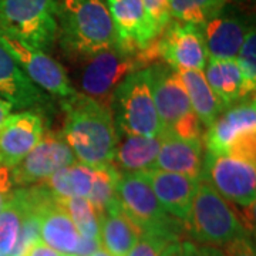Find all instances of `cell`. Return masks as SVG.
I'll return each instance as SVG.
<instances>
[{
    "mask_svg": "<svg viewBox=\"0 0 256 256\" xmlns=\"http://www.w3.org/2000/svg\"><path fill=\"white\" fill-rule=\"evenodd\" d=\"M62 136L76 160L92 168L111 164L118 134L110 107L82 92L62 100Z\"/></svg>",
    "mask_w": 256,
    "mask_h": 256,
    "instance_id": "obj_1",
    "label": "cell"
},
{
    "mask_svg": "<svg viewBox=\"0 0 256 256\" xmlns=\"http://www.w3.org/2000/svg\"><path fill=\"white\" fill-rule=\"evenodd\" d=\"M57 42L64 53L80 60L118 44L104 0H58Z\"/></svg>",
    "mask_w": 256,
    "mask_h": 256,
    "instance_id": "obj_2",
    "label": "cell"
},
{
    "mask_svg": "<svg viewBox=\"0 0 256 256\" xmlns=\"http://www.w3.org/2000/svg\"><path fill=\"white\" fill-rule=\"evenodd\" d=\"M186 228L194 240L206 246L225 248L250 236L248 225L234 206L202 178L192 201Z\"/></svg>",
    "mask_w": 256,
    "mask_h": 256,
    "instance_id": "obj_3",
    "label": "cell"
},
{
    "mask_svg": "<svg viewBox=\"0 0 256 256\" xmlns=\"http://www.w3.org/2000/svg\"><path fill=\"white\" fill-rule=\"evenodd\" d=\"M110 110L120 134L162 136V124L152 100L148 67L131 73L120 82L111 96Z\"/></svg>",
    "mask_w": 256,
    "mask_h": 256,
    "instance_id": "obj_4",
    "label": "cell"
},
{
    "mask_svg": "<svg viewBox=\"0 0 256 256\" xmlns=\"http://www.w3.org/2000/svg\"><path fill=\"white\" fill-rule=\"evenodd\" d=\"M148 68L151 74L152 100L162 124V134L202 141L205 128L192 111L178 70L160 62L148 66Z\"/></svg>",
    "mask_w": 256,
    "mask_h": 256,
    "instance_id": "obj_5",
    "label": "cell"
},
{
    "mask_svg": "<svg viewBox=\"0 0 256 256\" xmlns=\"http://www.w3.org/2000/svg\"><path fill=\"white\" fill-rule=\"evenodd\" d=\"M80 92L110 107L111 96L127 76L146 68L140 52L121 43L77 60Z\"/></svg>",
    "mask_w": 256,
    "mask_h": 256,
    "instance_id": "obj_6",
    "label": "cell"
},
{
    "mask_svg": "<svg viewBox=\"0 0 256 256\" xmlns=\"http://www.w3.org/2000/svg\"><path fill=\"white\" fill-rule=\"evenodd\" d=\"M58 0H0V30L42 52L57 42Z\"/></svg>",
    "mask_w": 256,
    "mask_h": 256,
    "instance_id": "obj_7",
    "label": "cell"
},
{
    "mask_svg": "<svg viewBox=\"0 0 256 256\" xmlns=\"http://www.w3.org/2000/svg\"><path fill=\"white\" fill-rule=\"evenodd\" d=\"M120 206L141 234H161L178 240L182 222L168 215L142 172H121L117 184Z\"/></svg>",
    "mask_w": 256,
    "mask_h": 256,
    "instance_id": "obj_8",
    "label": "cell"
},
{
    "mask_svg": "<svg viewBox=\"0 0 256 256\" xmlns=\"http://www.w3.org/2000/svg\"><path fill=\"white\" fill-rule=\"evenodd\" d=\"M202 141L206 152L210 154H226L256 161L255 97L225 108L206 128Z\"/></svg>",
    "mask_w": 256,
    "mask_h": 256,
    "instance_id": "obj_9",
    "label": "cell"
},
{
    "mask_svg": "<svg viewBox=\"0 0 256 256\" xmlns=\"http://www.w3.org/2000/svg\"><path fill=\"white\" fill-rule=\"evenodd\" d=\"M146 66L160 58L176 70H204L208 62V52L201 28L172 20L166 28L141 50Z\"/></svg>",
    "mask_w": 256,
    "mask_h": 256,
    "instance_id": "obj_10",
    "label": "cell"
},
{
    "mask_svg": "<svg viewBox=\"0 0 256 256\" xmlns=\"http://www.w3.org/2000/svg\"><path fill=\"white\" fill-rule=\"evenodd\" d=\"M201 178L228 202L242 208L255 206L256 161L205 152Z\"/></svg>",
    "mask_w": 256,
    "mask_h": 256,
    "instance_id": "obj_11",
    "label": "cell"
},
{
    "mask_svg": "<svg viewBox=\"0 0 256 256\" xmlns=\"http://www.w3.org/2000/svg\"><path fill=\"white\" fill-rule=\"evenodd\" d=\"M0 44L14 58L23 73L43 92L60 98H68L76 94L72 80L64 67L42 50L28 46L16 37L0 30Z\"/></svg>",
    "mask_w": 256,
    "mask_h": 256,
    "instance_id": "obj_12",
    "label": "cell"
},
{
    "mask_svg": "<svg viewBox=\"0 0 256 256\" xmlns=\"http://www.w3.org/2000/svg\"><path fill=\"white\" fill-rule=\"evenodd\" d=\"M76 161L62 131H46L42 140L16 166L10 170L13 185L32 186L46 181L66 165Z\"/></svg>",
    "mask_w": 256,
    "mask_h": 256,
    "instance_id": "obj_13",
    "label": "cell"
},
{
    "mask_svg": "<svg viewBox=\"0 0 256 256\" xmlns=\"http://www.w3.org/2000/svg\"><path fill=\"white\" fill-rule=\"evenodd\" d=\"M44 134L42 114L22 111L10 114L0 128V166L12 170L38 144Z\"/></svg>",
    "mask_w": 256,
    "mask_h": 256,
    "instance_id": "obj_14",
    "label": "cell"
},
{
    "mask_svg": "<svg viewBox=\"0 0 256 256\" xmlns=\"http://www.w3.org/2000/svg\"><path fill=\"white\" fill-rule=\"evenodd\" d=\"M238 9L225 6L216 16L201 28L208 57L216 60H235L248 30L252 28Z\"/></svg>",
    "mask_w": 256,
    "mask_h": 256,
    "instance_id": "obj_15",
    "label": "cell"
},
{
    "mask_svg": "<svg viewBox=\"0 0 256 256\" xmlns=\"http://www.w3.org/2000/svg\"><path fill=\"white\" fill-rule=\"evenodd\" d=\"M0 98L13 108L40 114L50 104V97L28 78L9 52L0 44Z\"/></svg>",
    "mask_w": 256,
    "mask_h": 256,
    "instance_id": "obj_16",
    "label": "cell"
},
{
    "mask_svg": "<svg viewBox=\"0 0 256 256\" xmlns=\"http://www.w3.org/2000/svg\"><path fill=\"white\" fill-rule=\"evenodd\" d=\"M40 239L66 256H74L80 234L62 204L43 184H38Z\"/></svg>",
    "mask_w": 256,
    "mask_h": 256,
    "instance_id": "obj_17",
    "label": "cell"
},
{
    "mask_svg": "<svg viewBox=\"0 0 256 256\" xmlns=\"http://www.w3.org/2000/svg\"><path fill=\"white\" fill-rule=\"evenodd\" d=\"M150 182L161 206L175 220L186 225L191 205L201 178H192L161 170H148L142 172Z\"/></svg>",
    "mask_w": 256,
    "mask_h": 256,
    "instance_id": "obj_18",
    "label": "cell"
},
{
    "mask_svg": "<svg viewBox=\"0 0 256 256\" xmlns=\"http://www.w3.org/2000/svg\"><path fill=\"white\" fill-rule=\"evenodd\" d=\"M106 4L122 46L141 52L156 40L158 34L142 0H106Z\"/></svg>",
    "mask_w": 256,
    "mask_h": 256,
    "instance_id": "obj_19",
    "label": "cell"
},
{
    "mask_svg": "<svg viewBox=\"0 0 256 256\" xmlns=\"http://www.w3.org/2000/svg\"><path fill=\"white\" fill-rule=\"evenodd\" d=\"M205 146L201 140H185L172 134L161 136V148L152 170L201 178Z\"/></svg>",
    "mask_w": 256,
    "mask_h": 256,
    "instance_id": "obj_20",
    "label": "cell"
},
{
    "mask_svg": "<svg viewBox=\"0 0 256 256\" xmlns=\"http://www.w3.org/2000/svg\"><path fill=\"white\" fill-rule=\"evenodd\" d=\"M118 134L111 164L120 172H144L152 170L161 148L160 137Z\"/></svg>",
    "mask_w": 256,
    "mask_h": 256,
    "instance_id": "obj_21",
    "label": "cell"
},
{
    "mask_svg": "<svg viewBox=\"0 0 256 256\" xmlns=\"http://www.w3.org/2000/svg\"><path fill=\"white\" fill-rule=\"evenodd\" d=\"M204 74L212 92L218 96L225 108L249 98L250 94L254 96V92L248 88L236 60L208 58Z\"/></svg>",
    "mask_w": 256,
    "mask_h": 256,
    "instance_id": "obj_22",
    "label": "cell"
},
{
    "mask_svg": "<svg viewBox=\"0 0 256 256\" xmlns=\"http://www.w3.org/2000/svg\"><path fill=\"white\" fill-rule=\"evenodd\" d=\"M186 94L190 97L192 111L201 121L202 127L210 128L212 122L225 110V106L212 92L201 70H178Z\"/></svg>",
    "mask_w": 256,
    "mask_h": 256,
    "instance_id": "obj_23",
    "label": "cell"
},
{
    "mask_svg": "<svg viewBox=\"0 0 256 256\" xmlns=\"http://www.w3.org/2000/svg\"><path fill=\"white\" fill-rule=\"evenodd\" d=\"M140 236V229L121 208L110 210L100 218L101 246L111 256H127Z\"/></svg>",
    "mask_w": 256,
    "mask_h": 256,
    "instance_id": "obj_24",
    "label": "cell"
},
{
    "mask_svg": "<svg viewBox=\"0 0 256 256\" xmlns=\"http://www.w3.org/2000/svg\"><path fill=\"white\" fill-rule=\"evenodd\" d=\"M94 180V168L90 165L74 161L66 165L42 182L56 198H73L86 196L88 198Z\"/></svg>",
    "mask_w": 256,
    "mask_h": 256,
    "instance_id": "obj_25",
    "label": "cell"
},
{
    "mask_svg": "<svg viewBox=\"0 0 256 256\" xmlns=\"http://www.w3.org/2000/svg\"><path fill=\"white\" fill-rule=\"evenodd\" d=\"M28 208L26 188L12 190L0 210V256H8L18 239L20 225Z\"/></svg>",
    "mask_w": 256,
    "mask_h": 256,
    "instance_id": "obj_26",
    "label": "cell"
},
{
    "mask_svg": "<svg viewBox=\"0 0 256 256\" xmlns=\"http://www.w3.org/2000/svg\"><path fill=\"white\" fill-rule=\"evenodd\" d=\"M121 172L112 164L94 168V180L88 200L97 212L98 220L107 212L121 208L117 196V184Z\"/></svg>",
    "mask_w": 256,
    "mask_h": 256,
    "instance_id": "obj_27",
    "label": "cell"
},
{
    "mask_svg": "<svg viewBox=\"0 0 256 256\" xmlns=\"http://www.w3.org/2000/svg\"><path fill=\"white\" fill-rule=\"evenodd\" d=\"M228 4V0H170L172 20L202 28Z\"/></svg>",
    "mask_w": 256,
    "mask_h": 256,
    "instance_id": "obj_28",
    "label": "cell"
},
{
    "mask_svg": "<svg viewBox=\"0 0 256 256\" xmlns=\"http://www.w3.org/2000/svg\"><path fill=\"white\" fill-rule=\"evenodd\" d=\"M57 201L62 204V206L68 214L70 220H73L74 226L82 236L101 242L100 220L88 198L86 196H73L63 200L57 198Z\"/></svg>",
    "mask_w": 256,
    "mask_h": 256,
    "instance_id": "obj_29",
    "label": "cell"
},
{
    "mask_svg": "<svg viewBox=\"0 0 256 256\" xmlns=\"http://www.w3.org/2000/svg\"><path fill=\"white\" fill-rule=\"evenodd\" d=\"M238 62L240 72L244 74V78L246 82L248 88L255 92L256 88V33L255 28L248 30L246 36L244 38V43L240 46L238 56L235 58Z\"/></svg>",
    "mask_w": 256,
    "mask_h": 256,
    "instance_id": "obj_30",
    "label": "cell"
},
{
    "mask_svg": "<svg viewBox=\"0 0 256 256\" xmlns=\"http://www.w3.org/2000/svg\"><path fill=\"white\" fill-rule=\"evenodd\" d=\"M174 239L161 234H141L137 244L127 256H161V252L168 242Z\"/></svg>",
    "mask_w": 256,
    "mask_h": 256,
    "instance_id": "obj_31",
    "label": "cell"
},
{
    "mask_svg": "<svg viewBox=\"0 0 256 256\" xmlns=\"http://www.w3.org/2000/svg\"><path fill=\"white\" fill-rule=\"evenodd\" d=\"M142 4L152 26L156 28V34H160L171 22L170 0H142Z\"/></svg>",
    "mask_w": 256,
    "mask_h": 256,
    "instance_id": "obj_32",
    "label": "cell"
},
{
    "mask_svg": "<svg viewBox=\"0 0 256 256\" xmlns=\"http://www.w3.org/2000/svg\"><path fill=\"white\" fill-rule=\"evenodd\" d=\"M182 248V256H225L224 250L220 248L206 246V245H196L191 240L181 242Z\"/></svg>",
    "mask_w": 256,
    "mask_h": 256,
    "instance_id": "obj_33",
    "label": "cell"
},
{
    "mask_svg": "<svg viewBox=\"0 0 256 256\" xmlns=\"http://www.w3.org/2000/svg\"><path fill=\"white\" fill-rule=\"evenodd\" d=\"M224 254L225 256H255V246L250 236L242 238L225 246Z\"/></svg>",
    "mask_w": 256,
    "mask_h": 256,
    "instance_id": "obj_34",
    "label": "cell"
},
{
    "mask_svg": "<svg viewBox=\"0 0 256 256\" xmlns=\"http://www.w3.org/2000/svg\"><path fill=\"white\" fill-rule=\"evenodd\" d=\"M101 248V242L96 240L92 238H86V236H80L77 249L74 252V256H92L97 249Z\"/></svg>",
    "mask_w": 256,
    "mask_h": 256,
    "instance_id": "obj_35",
    "label": "cell"
},
{
    "mask_svg": "<svg viewBox=\"0 0 256 256\" xmlns=\"http://www.w3.org/2000/svg\"><path fill=\"white\" fill-rule=\"evenodd\" d=\"M24 256H66L63 254H60L58 250H56L52 246H48L47 244H44L42 239L36 240L32 246L28 248V250L26 252Z\"/></svg>",
    "mask_w": 256,
    "mask_h": 256,
    "instance_id": "obj_36",
    "label": "cell"
},
{
    "mask_svg": "<svg viewBox=\"0 0 256 256\" xmlns=\"http://www.w3.org/2000/svg\"><path fill=\"white\" fill-rule=\"evenodd\" d=\"M12 186H13V182H12V176H10V170L0 166V192L8 194L12 191Z\"/></svg>",
    "mask_w": 256,
    "mask_h": 256,
    "instance_id": "obj_37",
    "label": "cell"
},
{
    "mask_svg": "<svg viewBox=\"0 0 256 256\" xmlns=\"http://www.w3.org/2000/svg\"><path fill=\"white\" fill-rule=\"evenodd\" d=\"M161 256H182V248L180 240L168 242L161 252Z\"/></svg>",
    "mask_w": 256,
    "mask_h": 256,
    "instance_id": "obj_38",
    "label": "cell"
},
{
    "mask_svg": "<svg viewBox=\"0 0 256 256\" xmlns=\"http://www.w3.org/2000/svg\"><path fill=\"white\" fill-rule=\"evenodd\" d=\"M13 111V107L10 106L8 101H4L3 98H0V128L3 127L4 121L9 118V116Z\"/></svg>",
    "mask_w": 256,
    "mask_h": 256,
    "instance_id": "obj_39",
    "label": "cell"
},
{
    "mask_svg": "<svg viewBox=\"0 0 256 256\" xmlns=\"http://www.w3.org/2000/svg\"><path fill=\"white\" fill-rule=\"evenodd\" d=\"M92 256H111V255L108 254V252H107V250H106V249H104V248L101 246L100 249H97V250H96V252H94Z\"/></svg>",
    "mask_w": 256,
    "mask_h": 256,
    "instance_id": "obj_40",
    "label": "cell"
}]
</instances>
